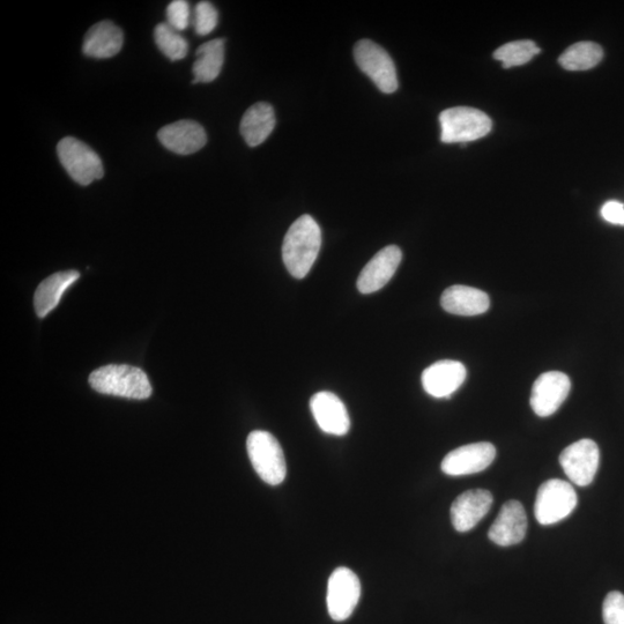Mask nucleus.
<instances>
[{
	"instance_id": "2",
	"label": "nucleus",
	"mask_w": 624,
	"mask_h": 624,
	"mask_svg": "<svg viewBox=\"0 0 624 624\" xmlns=\"http://www.w3.org/2000/svg\"><path fill=\"white\" fill-rule=\"evenodd\" d=\"M89 384L102 395L145 400L152 396V384L145 371L126 364H109L93 371Z\"/></svg>"
},
{
	"instance_id": "4",
	"label": "nucleus",
	"mask_w": 624,
	"mask_h": 624,
	"mask_svg": "<svg viewBox=\"0 0 624 624\" xmlns=\"http://www.w3.org/2000/svg\"><path fill=\"white\" fill-rule=\"evenodd\" d=\"M441 140L444 144H467L484 138L492 131V120L484 111L455 107L440 115Z\"/></svg>"
},
{
	"instance_id": "14",
	"label": "nucleus",
	"mask_w": 624,
	"mask_h": 624,
	"mask_svg": "<svg viewBox=\"0 0 624 624\" xmlns=\"http://www.w3.org/2000/svg\"><path fill=\"white\" fill-rule=\"evenodd\" d=\"M403 259V252L397 245H389L376 254L364 266L358 279V289L362 294H371L381 291L395 276Z\"/></svg>"
},
{
	"instance_id": "20",
	"label": "nucleus",
	"mask_w": 624,
	"mask_h": 624,
	"mask_svg": "<svg viewBox=\"0 0 624 624\" xmlns=\"http://www.w3.org/2000/svg\"><path fill=\"white\" fill-rule=\"evenodd\" d=\"M276 128V114L271 104L259 102L251 106L241 121V135L250 147L262 145Z\"/></svg>"
},
{
	"instance_id": "9",
	"label": "nucleus",
	"mask_w": 624,
	"mask_h": 624,
	"mask_svg": "<svg viewBox=\"0 0 624 624\" xmlns=\"http://www.w3.org/2000/svg\"><path fill=\"white\" fill-rule=\"evenodd\" d=\"M560 464L572 484L579 487L591 485L600 464L597 443L592 440L572 443L562 451Z\"/></svg>"
},
{
	"instance_id": "13",
	"label": "nucleus",
	"mask_w": 624,
	"mask_h": 624,
	"mask_svg": "<svg viewBox=\"0 0 624 624\" xmlns=\"http://www.w3.org/2000/svg\"><path fill=\"white\" fill-rule=\"evenodd\" d=\"M493 495L486 489H472L459 495L451 507V522L456 531L465 533L474 529L488 514Z\"/></svg>"
},
{
	"instance_id": "28",
	"label": "nucleus",
	"mask_w": 624,
	"mask_h": 624,
	"mask_svg": "<svg viewBox=\"0 0 624 624\" xmlns=\"http://www.w3.org/2000/svg\"><path fill=\"white\" fill-rule=\"evenodd\" d=\"M167 24L175 31H185L190 25V5L185 0H174L167 9Z\"/></svg>"
},
{
	"instance_id": "27",
	"label": "nucleus",
	"mask_w": 624,
	"mask_h": 624,
	"mask_svg": "<svg viewBox=\"0 0 624 624\" xmlns=\"http://www.w3.org/2000/svg\"><path fill=\"white\" fill-rule=\"evenodd\" d=\"M605 624H624V596L618 591L607 594L603 605Z\"/></svg>"
},
{
	"instance_id": "8",
	"label": "nucleus",
	"mask_w": 624,
	"mask_h": 624,
	"mask_svg": "<svg viewBox=\"0 0 624 624\" xmlns=\"http://www.w3.org/2000/svg\"><path fill=\"white\" fill-rule=\"evenodd\" d=\"M361 597V583L351 569L340 567L332 572L328 583L329 614L334 621H345L351 618Z\"/></svg>"
},
{
	"instance_id": "26",
	"label": "nucleus",
	"mask_w": 624,
	"mask_h": 624,
	"mask_svg": "<svg viewBox=\"0 0 624 624\" xmlns=\"http://www.w3.org/2000/svg\"><path fill=\"white\" fill-rule=\"evenodd\" d=\"M219 13L210 2H200L195 11V29L200 36L211 34L217 28Z\"/></svg>"
},
{
	"instance_id": "10",
	"label": "nucleus",
	"mask_w": 624,
	"mask_h": 624,
	"mask_svg": "<svg viewBox=\"0 0 624 624\" xmlns=\"http://www.w3.org/2000/svg\"><path fill=\"white\" fill-rule=\"evenodd\" d=\"M571 390L570 378L560 371H549L534 382L531 392V407L540 418L556 413L566 401Z\"/></svg>"
},
{
	"instance_id": "5",
	"label": "nucleus",
	"mask_w": 624,
	"mask_h": 624,
	"mask_svg": "<svg viewBox=\"0 0 624 624\" xmlns=\"http://www.w3.org/2000/svg\"><path fill=\"white\" fill-rule=\"evenodd\" d=\"M57 153L66 172L84 187L96 180H101L104 175L100 156L83 141L66 137L59 141Z\"/></svg>"
},
{
	"instance_id": "19",
	"label": "nucleus",
	"mask_w": 624,
	"mask_h": 624,
	"mask_svg": "<svg viewBox=\"0 0 624 624\" xmlns=\"http://www.w3.org/2000/svg\"><path fill=\"white\" fill-rule=\"evenodd\" d=\"M441 304L449 314L457 316H478L490 307L489 296L480 289L456 285L445 291Z\"/></svg>"
},
{
	"instance_id": "16",
	"label": "nucleus",
	"mask_w": 624,
	"mask_h": 624,
	"mask_svg": "<svg viewBox=\"0 0 624 624\" xmlns=\"http://www.w3.org/2000/svg\"><path fill=\"white\" fill-rule=\"evenodd\" d=\"M527 517L522 503L509 501L503 504L499 516L490 527L488 537L494 544L509 547L519 544L526 536Z\"/></svg>"
},
{
	"instance_id": "29",
	"label": "nucleus",
	"mask_w": 624,
	"mask_h": 624,
	"mask_svg": "<svg viewBox=\"0 0 624 624\" xmlns=\"http://www.w3.org/2000/svg\"><path fill=\"white\" fill-rule=\"evenodd\" d=\"M600 213L609 224L624 226V205L618 200H609L601 207Z\"/></svg>"
},
{
	"instance_id": "21",
	"label": "nucleus",
	"mask_w": 624,
	"mask_h": 624,
	"mask_svg": "<svg viewBox=\"0 0 624 624\" xmlns=\"http://www.w3.org/2000/svg\"><path fill=\"white\" fill-rule=\"evenodd\" d=\"M80 278L77 271H64L52 274L37 287L34 306L37 316L44 318L54 310L66 291Z\"/></svg>"
},
{
	"instance_id": "23",
	"label": "nucleus",
	"mask_w": 624,
	"mask_h": 624,
	"mask_svg": "<svg viewBox=\"0 0 624 624\" xmlns=\"http://www.w3.org/2000/svg\"><path fill=\"white\" fill-rule=\"evenodd\" d=\"M604 51L594 42H578L561 55L559 62L568 71H586L603 61Z\"/></svg>"
},
{
	"instance_id": "15",
	"label": "nucleus",
	"mask_w": 624,
	"mask_h": 624,
	"mask_svg": "<svg viewBox=\"0 0 624 624\" xmlns=\"http://www.w3.org/2000/svg\"><path fill=\"white\" fill-rule=\"evenodd\" d=\"M466 375L462 362L438 361L423 371V389L434 398H450L463 385Z\"/></svg>"
},
{
	"instance_id": "3",
	"label": "nucleus",
	"mask_w": 624,
	"mask_h": 624,
	"mask_svg": "<svg viewBox=\"0 0 624 624\" xmlns=\"http://www.w3.org/2000/svg\"><path fill=\"white\" fill-rule=\"evenodd\" d=\"M248 455L259 478L270 486H279L285 481L287 465L277 438L264 430H255L247 441Z\"/></svg>"
},
{
	"instance_id": "7",
	"label": "nucleus",
	"mask_w": 624,
	"mask_h": 624,
	"mask_svg": "<svg viewBox=\"0 0 624 624\" xmlns=\"http://www.w3.org/2000/svg\"><path fill=\"white\" fill-rule=\"evenodd\" d=\"M356 64L364 74L385 94L395 93L398 78L395 63L381 46L373 41L361 40L354 48Z\"/></svg>"
},
{
	"instance_id": "22",
	"label": "nucleus",
	"mask_w": 624,
	"mask_h": 624,
	"mask_svg": "<svg viewBox=\"0 0 624 624\" xmlns=\"http://www.w3.org/2000/svg\"><path fill=\"white\" fill-rule=\"evenodd\" d=\"M225 62V40H212L202 44L197 50V59L192 72V84L212 83L220 76Z\"/></svg>"
},
{
	"instance_id": "18",
	"label": "nucleus",
	"mask_w": 624,
	"mask_h": 624,
	"mask_svg": "<svg viewBox=\"0 0 624 624\" xmlns=\"http://www.w3.org/2000/svg\"><path fill=\"white\" fill-rule=\"evenodd\" d=\"M124 34L122 29L111 21H101L87 32L83 51L87 57L107 59L122 50Z\"/></svg>"
},
{
	"instance_id": "25",
	"label": "nucleus",
	"mask_w": 624,
	"mask_h": 624,
	"mask_svg": "<svg viewBox=\"0 0 624 624\" xmlns=\"http://www.w3.org/2000/svg\"><path fill=\"white\" fill-rule=\"evenodd\" d=\"M154 39L156 46L170 61H181L187 57L189 51L187 40L168 24H159L155 27Z\"/></svg>"
},
{
	"instance_id": "24",
	"label": "nucleus",
	"mask_w": 624,
	"mask_h": 624,
	"mask_svg": "<svg viewBox=\"0 0 624 624\" xmlns=\"http://www.w3.org/2000/svg\"><path fill=\"white\" fill-rule=\"evenodd\" d=\"M540 51L533 41H514L497 49L494 58L502 63L504 69H510L529 63L533 57L540 54Z\"/></svg>"
},
{
	"instance_id": "6",
	"label": "nucleus",
	"mask_w": 624,
	"mask_h": 624,
	"mask_svg": "<svg viewBox=\"0 0 624 624\" xmlns=\"http://www.w3.org/2000/svg\"><path fill=\"white\" fill-rule=\"evenodd\" d=\"M577 505V494L569 482L551 479L538 490L534 515L540 525H553L566 519Z\"/></svg>"
},
{
	"instance_id": "12",
	"label": "nucleus",
	"mask_w": 624,
	"mask_h": 624,
	"mask_svg": "<svg viewBox=\"0 0 624 624\" xmlns=\"http://www.w3.org/2000/svg\"><path fill=\"white\" fill-rule=\"evenodd\" d=\"M312 415L324 433L344 436L351 429V419L347 408L339 397L332 392L316 393L310 400Z\"/></svg>"
},
{
	"instance_id": "11",
	"label": "nucleus",
	"mask_w": 624,
	"mask_h": 624,
	"mask_svg": "<svg viewBox=\"0 0 624 624\" xmlns=\"http://www.w3.org/2000/svg\"><path fill=\"white\" fill-rule=\"evenodd\" d=\"M495 457L496 449L492 443H473L449 452L441 467L451 477H462L485 471Z\"/></svg>"
},
{
	"instance_id": "1",
	"label": "nucleus",
	"mask_w": 624,
	"mask_h": 624,
	"mask_svg": "<svg viewBox=\"0 0 624 624\" xmlns=\"http://www.w3.org/2000/svg\"><path fill=\"white\" fill-rule=\"evenodd\" d=\"M321 247V227L310 215H302L289 227L282 244V260L288 272L296 279L306 278Z\"/></svg>"
},
{
	"instance_id": "17",
	"label": "nucleus",
	"mask_w": 624,
	"mask_h": 624,
	"mask_svg": "<svg viewBox=\"0 0 624 624\" xmlns=\"http://www.w3.org/2000/svg\"><path fill=\"white\" fill-rule=\"evenodd\" d=\"M158 137L167 150L180 155L196 153L207 143V135L203 126L189 120L163 126Z\"/></svg>"
}]
</instances>
